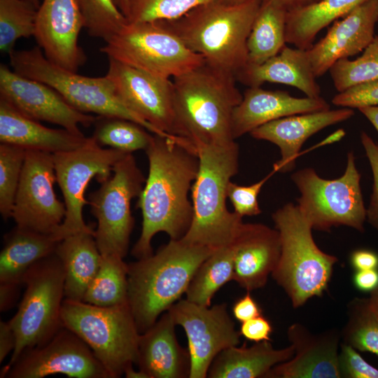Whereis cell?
I'll return each mask as SVG.
<instances>
[{"mask_svg":"<svg viewBox=\"0 0 378 378\" xmlns=\"http://www.w3.org/2000/svg\"><path fill=\"white\" fill-rule=\"evenodd\" d=\"M145 151L148 175L136 204L141 212L142 228L132 250L136 259L153 253L151 241L158 232L174 240L186 234L193 215L188 195L200 164L196 147L177 136L153 134Z\"/></svg>","mask_w":378,"mask_h":378,"instance_id":"1","label":"cell"},{"mask_svg":"<svg viewBox=\"0 0 378 378\" xmlns=\"http://www.w3.org/2000/svg\"><path fill=\"white\" fill-rule=\"evenodd\" d=\"M233 72L206 61L173 78L175 135L196 148L235 141L232 116L243 94Z\"/></svg>","mask_w":378,"mask_h":378,"instance_id":"2","label":"cell"},{"mask_svg":"<svg viewBox=\"0 0 378 378\" xmlns=\"http://www.w3.org/2000/svg\"><path fill=\"white\" fill-rule=\"evenodd\" d=\"M261 2L211 0L159 22L207 63L236 74L248 63L247 40Z\"/></svg>","mask_w":378,"mask_h":378,"instance_id":"3","label":"cell"},{"mask_svg":"<svg viewBox=\"0 0 378 378\" xmlns=\"http://www.w3.org/2000/svg\"><path fill=\"white\" fill-rule=\"evenodd\" d=\"M215 250L182 239L128 264V302L140 334L186 293L201 263Z\"/></svg>","mask_w":378,"mask_h":378,"instance_id":"4","label":"cell"},{"mask_svg":"<svg viewBox=\"0 0 378 378\" xmlns=\"http://www.w3.org/2000/svg\"><path fill=\"white\" fill-rule=\"evenodd\" d=\"M196 148L200 164L191 188L192 220L181 239L216 250L231 244L243 223L242 217L226 204L227 185L239 170V146L234 141Z\"/></svg>","mask_w":378,"mask_h":378,"instance_id":"5","label":"cell"},{"mask_svg":"<svg viewBox=\"0 0 378 378\" xmlns=\"http://www.w3.org/2000/svg\"><path fill=\"white\" fill-rule=\"evenodd\" d=\"M281 241V255L272 276L283 288L294 308L327 290L335 255L321 251L312 236L313 228L297 204L287 203L272 214Z\"/></svg>","mask_w":378,"mask_h":378,"instance_id":"6","label":"cell"},{"mask_svg":"<svg viewBox=\"0 0 378 378\" xmlns=\"http://www.w3.org/2000/svg\"><path fill=\"white\" fill-rule=\"evenodd\" d=\"M60 318L62 326L90 348L111 378L121 377L136 363L140 332L129 302L99 307L64 298Z\"/></svg>","mask_w":378,"mask_h":378,"instance_id":"7","label":"cell"},{"mask_svg":"<svg viewBox=\"0 0 378 378\" xmlns=\"http://www.w3.org/2000/svg\"><path fill=\"white\" fill-rule=\"evenodd\" d=\"M8 55L15 73L48 85L76 110L125 118L159 135L153 126L122 103L106 75L89 77L63 69L50 62L38 46L29 50H14Z\"/></svg>","mask_w":378,"mask_h":378,"instance_id":"8","label":"cell"},{"mask_svg":"<svg viewBox=\"0 0 378 378\" xmlns=\"http://www.w3.org/2000/svg\"><path fill=\"white\" fill-rule=\"evenodd\" d=\"M25 290L18 309L9 321L15 336L10 367L27 349L42 344L62 326L64 272L55 252L32 265L22 279Z\"/></svg>","mask_w":378,"mask_h":378,"instance_id":"9","label":"cell"},{"mask_svg":"<svg viewBox=\"0 0 378 378\" xmlns=\"http://www.w3.org/2000/svg\"><path fill=\"white\" fill-rule=\"evenodd\" d=\"M291 179L300 194L297 206L313 230L330 231L345 225L364 231L367 209L353 151L348 153L345 171L337 178H323L306 167L294 172Z\"/></svg>","mask_w":378,"mask_h":378,"instance_id":"10","label":"cell"},{"mask_svg":"<svg viewBox=\"0 0 378 378\" xmlns=\"http://www.w3.org/2000/svg\"><path fill=\"white\" fill-rule=\"evenodd\" d=\"M100 51L108 58L165 78L180 76L205 61L159 21L127 22Z\"/></svg>","mask_w":378,"mask_h":378,"instance_id":"11","label":"cell"},{"mask_svg":"<svg viewBox=\"0 0 378 378\" xmlns=\"http://www.w3.org/2000/svg\"><path fill=\"white\" fill-rule=\"evenodd\" d=\"M145 182L132 153H128L114 165L111 176L89 195L88 204L97 220L94 237L102 256H126L134 225L131 202L139 196Z\"/></svg>","mask_w":378,"mask_h":378,"instance_id":"12","label":"cell"},{"mask_svg":"<svg viewBox=\"0 0 378 378\" xmlns=\"http://www.w3.org/2000/svg\"><path fill=\"white\" fill-rule=\"evenodd\" d=\"M129 153L104 148L92 137L80 147L52 154L56 182L64 200L66 214L62 223L52 234L60 241L78 232L94 233L83 219V209L88 200L85 192L90 181L101 183L112 174L114 165Z\"/></svg>","mask_w":378,"mask_h":378,"instance_id":"13","label":"cell"},{"mask_svg":"<svg viewBox=\"0 0 378 378\" xmlns=\"http://www.w3.org/2000/svg\"><path fill=\"white\" fill-rule=\"evenodd\" d=\"M62 374L75 378H111L90 348L62 326L45 343L25 349L1 377L42 378Z\"/></svg>","mask_w":378,"mask_h":378,"instance_id":"14","label":"cell"},{"mask_svg":"<svg viewBox=\"0 0 378 378\" xmlns=\"http://www.w3.org/2000/svg\"><path fill=\"white\" fill-rule=\"evenodd\" d=\"M52 153L27 150L11 217L16 226L53 234L62 223L64 203L56 196Z\"/></svg>","mask_w":378,"mask_h":378,"instance_id":"15","label":"cell"},{"mask_svg":"<svg viewBox=\"0 0 378 378\" xmlns=\"http://www.w3.org/2000/svg\"><path fill=\"white\" fill-rule=\"evenodd\" d=\"M167 312L175 324L183 328L188 339L189 378L207 377L216 356L239 343L241 335L235 328L225 303L206 307L180 299Z\"/></svg>","mask_w":378,"mask_h":378,"instance_id":"16","label":"cell"},{"mask_svg":"<svg viewBox=\"0 0 378 378\" xmlns=\"http://www.w3.org/2000/svg\"><path fill=\"white\" fill-rule=\"evenodd\" d=\"M106 76L130 111L153 126L159 135L176 136L170 78L152 75L112 58H108Z\"/></svg>","mask_w":378,"mask_h":378,"instance_id":"17","label":"cell"},{"mask_svg":"<svg viewBox=\"0 0 378 378\" xmlns=\"http://www.w3.org/2000/svg\"><path fill=\"white\" fill-rule=\"evenodd\" d=\"M0 99L29 118L59 125L75 134H82L79 127H89L96 120L71 106L48 85L24 77L4 64L0 65Z\"/></svg>","mask_w":378,"mask_h":378,"instance_id":"18","label":"cell"},{"mask_svg":"<svg viewBox=\"0 0 378 378\" xmlns=\"http://www.w3.org/2000/svg\"><path fill=\"white\" fill-rule=\"evenodd\" d=\"M83 27L78 0H43L38 9L34 36L50 62L77 72L87 60L78 43Z\"/></svg>","mask_w":378,"mask_h":378,"instance_id":"19","label":"cell"},{"mask_svg":"<svg viewBox=\"0 0 378 378\" xmlns=\"http://www.w3.org/2000/svg\"><path fill=\"white\" fill-rule=\"evenodd\" d=\"M378 0H367L335 20L326 36L307 50L316 78L338 60L363 52L375 36Z\"/></svg>","mask_w":378,"mask_h":378,"instance_id":"20","label":"cell"},{"mask_svg":"<svg viewBox=\"0 0 378 378\" xmlns=\"http://www.w3.org/2000/svg\"><path fill=\"white\" fill-rule=\"evenodd\" d=\"M287 332L295 354L272 368L265 378L342 377L337 352L340 335L337 330L314 335L303 325L294 323Z\"/></svg>","mask_w":378,"mask_h":378,"instance_id":"21","label":"cell"},{"mask_svg":"<svg viewBox=\"0 0 378 378\" xmlns=\"http://www.w3.org/2000/svg\"><path fill=\"white\" fill-rule=\"evenodd\" d=\"M354 115L353 108L345 107L295 114L262 125L250 134L255 139L267 141L279 147L281 158L274 164L273 170L286 173L295 168L300 150L311 136Z\"/></svg>","mask_w":378,"mask_h":378,"instance_id":"22","label":"cell"},{"mask_svg":"<svg viewBox=\"0 0 378 378\" xmlns=\"http://www.w3.org/2000/svg\"><path fill=\"white\" fill-rule=\"evenodd\" d=\"M232 244L233 280L247 292L265 286L281 255L278 230L262 223H243Z\"/></svg>","mask_w":378,"mask_h":378,"instance_id":"23","label":"cell"},{"mask_svg":"<svg viewBox=\"0 0 378 378\" xmlns=\"http://www.w3.org/2000/svg\"><path fill=\"white\" fill-rule=\"evenodd\" d=\"M323 97H295L288 92L266 90L249 87L232 116V132L234 139L251 133L271 121L295 114L330 109Z\"/></svg>","mask_w":378,"mask_h":378,"instance_id":"24","label":"cell"},{"mask_svg":"<svg viewBox=\"0 0 378 378\" xmlns=\"http://www.w3.org/2000/svg\"><path fill=\"white\" fill-rule=\"evenodd\" d=\"M176 326L167 311L140 334L136 364L148 378L189 377L190 354L179 344Z\"/></svg>","mask_w":378,"mask_h":378,"instance_id":"25","label":"cell"},{"mask_svg":"<svg viewBox=\"0 0 378 378\" xmlns=\"http://www.w3.org/2000/svg\"><path fill=\"white\" fill-rule=\"evenodd\" d=\"M87 140L83 134H75L64 128L47 127L0 99L1 143L53 154L76 149Z\"/></svg>","mask_w":378,"mask_h":378,"instance_id":"26","label":"cell"},{"mask_svg":"<svg viewBox=\"0 0 378 378\" xmlns=\"http://www.w3.org/2000/svg\"><path fill=\"white\" fill-rule=\"evenodd\" d=\"M235 76L237 80L248 87L269 82L290 85L309 97L321 94L307 50L295 47L285 46L275 56L260 64H246Z\"/></svg>","mask_w":378,"mask_h":378,"instance_id":"27","label":"cell"},{"mask_svg":"<svg viewBox=\"0 0 378 378\" xmlns=\"http://www.w3.org/2000/svg\"><path fill=\"white\" fill-rule=\"evenodd\" d=\"M295 354L293 344L275 349L270 341L247 346H233L220 352L209 368L210 378H265L274 365L290 360Z\"/></svg>","mask_w":378,"mask_h":378,"instance_id":"28","label":"cell"},{"mask_svg":"<svg viewBox=\"0 0 378 378\" xmlns=\"http://www.w3.org/2000/svg\"><path fill=\"white\" fill-rule=\"evenodd\" d=\"M59 241L44 234L16 226L5 236L0 254V284L19 286L27 270L54 253Z\"/></svg>","mask_w":378,"mask_h":378,"instance_id":"29","label":"cell"},{"mask_svg":"<svg viewBox=\"0 0 378 378\" xmlns=\"http://www.w3.org/2000/svg\"><path fill=\"white\" fill-rule=\"evenodd\" d=\"M93 232H81L61 240L55 249L64 272V298L82 301L100 267L102 255Z\"/></svg>","mask_w":378,"mask_h":378,"instance_id":"30","label":"cell"},{"mask_svg":"<svg viewBox=\"0 0 378 378\" xmlns=\"http://www.w3.org/2000/svg\"><path fill=\"white\" fill-rule=\"evenodd\" d=\"M367 0H321L314 4L288 11L286 41L307 50L323 28Z\"/></svg>","mask_w":378,"mask_h":378,"instance_id":"31","label":"cell"},{"mask_svg":"<svg viewBox=\"0 0 378 378\" xmlns=\"http://www.w3.org/2000/svg\"><path fill=\"white\" fill-rule=\"evenodd\" d=\"M287 13L276 1L262 0L247 40V64H260L286 46Z\"/></svg>","mask_w":378,"mask_h":378,"instance_id":"32","label":"cell"},{"mask_svg":"<svg viewBox=\"0 0 378 378\" xmlns=\"http://www.w3.org/2000/svg\"><path fill=\"white\" fill-rule=\"evenodd\" d=\"M234 248L230 244L215 250L199 266L186 292V300L210 307L215 293L233 280Z\"/></svg>","mask_w":378,"mask_h":378,"instance_id":"33","label":"cell"},{"mask_svg":"<svg viewBox=\"0 0 378 378\" xmlns=\"http://www.w3.org/2000/svg\"><path fill=\"white\" fill-rule=\"evenodd\" d=\"M83 302L99 307L128 303V264L115 255H102L99 270L88 286Z\"/></svg>","mask_w":378,"mask_h":378,"instance_id":"34","label":"cell"},{"mask_svg":"<svg viewBox=\"0 0 378 378\" xmlns=\"http://www.w3.org/2000/svg\"><path fill=\"white\" fill-rule=\"evenodd\" d=\"M94 125L92 137L99 146L129 153L146 150L153 137L147 129L125 118L98 115Z\"/></svg>","mask_w":378,"mask_h":378,"instance_id":"35","label":"cell"},{"mask_svg":"<svg viewBox=\"0 0 378 378\" xmlns=\"http://www.w3.org/2000/svg\"><path fill=\"white\" fill-rule=\"evenodd\" d=\"M39 4L36 0H0V50L9 55L18 39L34 36Z\"/></svg>","mask_w":378,"mask_h":378,"instance_id":"36","label":"cell"},{"mask_svg":"<svg viewBox=\"0 0 378 378\" xmlns=\"http://www.w3.org/2000/svg\"><path fill=\"white\" fill-rule=\"evenodd\" d=\"M347 316L341 333L342 343L378 356V319L370 309L368 298H356L350 301Z\"/></svg>","mask_w":378,"mask_h":378,"instance_id":"37","label":"cell"},{"mask_svg":"<svg viewBox=\"0 0 378 378\" xmlns=\"http://www.w3.org/2000/svg\"><path fill=\"white\" fill-rule=\"evenodd\" d=\"M328 71L338 92L378 80V35H375L360 57L356 59H341Z\"/></svg>","mask_w":378,"mask_h":378,"instance_id":"38","label":"cell"},{"mask_svg":"<svg viewBox=\"0 0 378 378\" xmlns=\"http://www.w3.org/2000/svg\"><path fill=\"white\" fill-rule=\"evenodd\" d=\"M84 28L90 36L105 41L127 22L113 0H78Z\"/></svg>","mask_w":378,"mask_h":378,"instance_id":"39","label":"cell"},{"mask_svg":"<svg viewBox=\"0 0 378 378\" xmlns=\"http://www.w3.org/2000/svg\"><path fill=\"white\" fill-rule=\"evenodd\" d=\"M26 150L12 144H0V213L5 220L11 217Z\"/></svg>","mask_w":378,"mask_h":378,"instance_id":"40","label":"cell"},{"mask_svg":"<svg viewBox=\"0 0 378 378\" xmlns=\"http://www.w3.org/2000/svg\"><path fill=\"white\" fill-rule=\"evenodd\" d=\"M211 0H130L128 22L172 20Z\"/></svg>","mask_w":378,"mask_h":378,"instance_id":"41","label":"cell"},{"mask_svg":"<svg viewBox=\"0 0 378 378\" xmlns=\"http://www.w3.org/2000/svg\"><path fill=\"white\" fill-rule=\"evenodd\" d=\"M274 173L272 170L267 176L249 186L238 185L230 181L227 188V197L234 207V211L242 218L261 214L258 197L264 184Z\"/></svg>","mask_w":378,"mask_h":378,"instance_id":"42","label":"cell"},{"mask_svg":"<svg viewBox=\"0 0 378 378\" xmlns=\"http://www.w3.org/2000/svg\"><path fill=\"white\" fill-rule=\"evenodd\" d=\"M332 103L350 108L378 106V80L354 85L338 92L333 97Z\"/></svg>","mask_w":378,"mask_h":378,"instance_id":"43","label":"cell"},{"mask_svg":"<svg viewBox=\"0 0 378 378\" xmlns=\"http://www.w3.org/2000/svg\"><path fill=\"white\" fill-rule=\"evenodd\" d=\"M339 358L342 377L378 378V369L368 363L351 346L342 343Z\"/></svg>","mask_w":378,"mask_h":378,"instance_id":"44","label":"cell"},{"mask_svg":"<svg viewBox=\"0 0 378 378\" xmlns=\"http://www.w3.org/2000/svg\"><path fill=\"white\" fill-rule=\"evenodd\" d=\"M360 141L373 175L372 192L367 209V219L378 230V145L365 132L360 134Z\"/></svg>","mask_w":378,"mask_h":378,"instance_id":"45","label":"cell"},{"mask_svg":"<svg viewBox=\"0 0 378 378\" xmlns=\"http://www.w3.org/2000/svg\"><path fill=\"white\" fill-rule=\"evenodd\" d=\"M272 332L271 323L262 315L242 322L239 330L241 336L254 342L270 341Z\"/></svg>","mask_w":378,"mask_h":378,"instance_id":"46","label":"cell"},{"mask_svg":"<svg viewBox=\"0 0 378 378\" xmlns=\"http://www.w3.org/2000/svg\"><path fill=\"white\" fill-rule=\"evenodd\" d=\"M232 311L234 317L241 323L262 315V309L250 292L234 302Z\"/></svg>","mask_w":378,"mask_h":378,"instance_id":"47","label":"cell"},{"mask_svg":"<svg viewBox=\"0 0 378 378\" xmlns=\"http://www.w3.org/2000/svg\"><path fill=\"white\" fill-rule=\"evenodd\" d=\"M350 260L356 270L378 269V255L370 250L359 249L354 251Z\"/></svg>","mask_w":378,"mask_h":378,"instance_id":"48","label":"cell"},{"mask_svg":"<svg viewBox=\"0 0 378 378\" xmlns=\"http://www.w3.org/2000/svg\"><path fill=\"white\" fill-rule=\"evenodd\" d=\"M354 284L360 291L371 293L378 286V270H356Z\"/></svg>","mask_w":378,"mask_h":378,"instance_id":"49","label":"cell"},{"mask_svg":"<svg viewBox=\"0 0 378 378\" xmlns=\"http://www.w3.org/2000/svg\"><path fill=\"white\" fill-rule=\"evenodd\" d=\"M15 336L9 321H0V363L15 346Z\"/></svg>","mask_w":378,"mask_h":378,"instance_id":"50","label":"cell"},{"mask_svg":"<svg viewBox=\"0 0 378 378\" xmlns=\"http://www.w3.org/2000/svg\"><path fill=\"white\" fill-rule=\"evenodd\" d=\"M18 286L0 284V308L1 311L9 309L17 298Z\"/></svg>","mask_w":378,"mask_h":378,"instance_id":"51","label":"cell"},{"mask_svg":"<svg viewBox=\"0 0 378 378\" xmlns=\"http://www.w3.org/2000/svg\"><path fill=\"white\" fill-rule=\"evenodd\" d=\"M288 11L314 4L321 0H274Z\"/></svg>","mask_w":378,"mask_h":378,"instance_id":"52","label":"cell"},{"mask_svg":"<svg viewBox=\"0 0 378 378\" xmlns=\"http://www.w3.org/2000/svg\"><path fill=\"white\" fill-rule=\"evenodd\" d=\"M371 122L378 132V106H368L358 108Z\"/></svg>","mask_w":378,"mask_h":378,"instance_id":"53","label":"cell"},{"mask_svg":"<svg viewBox=\"0 0 378 378\" xmlns=\"http://www.w3.org/2000/svg\"><path fill=\"white\" fill-rule=\"evenodd\" d=\"M370 293V295L368 298V304L370 309L378 319V286Z\"/></svg>","mask_w":378,"mask_h":378,"instance_id":"54","label":"cell"},{"mask_svg":"<svg viewBox=\"0 0 378 378\" xmlns=\"http://www.w3.org/2000/svg\"><path fill=\"white\" fill-rule=\"evenodd\" d=\"M124 375L127 378H148L139 369V371L134 370L133 365L130 366L125 370Z\"/></svg>","mask_w":378,"mask_h":378,"instance_id":"55","label":"cell"},{"mask_svg":"<svg viewBox=\"0 0 378 378\" xmlns=\"http://www.w3.org/2000/svg\"><path fill=\"white\" fill-rule=\"evenodd\" d=\"M118 8L127 18L129 13L130 0H113Z\"/></svg>","mask_w":378,"mask_h":378,"instance_id":"56","label":"cell"},{"mask_svg":"<svg viewBox=\"0 0 378 378\" xmlns=\"http://www.w3.org/2000/svg\"><path fill=\"white\" fill-rule=\"evenodd\" d=\"M224 1L231 2V3H241V2L246 1L247 0H224Z\"/></svg>","mask_w":378,"mask_h":378,"instance_id":"57","label":"cell"},{"mask_svg":"<svg viewBox=\"0 0 378 378\" xmlns=\"http://www.w3.org/2000/svg\"><path fill=\"white\" fill-rule=\"evenodd\" d=\"M36 1H38V0H36Z\"/></svg>","mask_w":378,"mask_h":378,"instance_id":"58","label":"cell"}]
</instances>
